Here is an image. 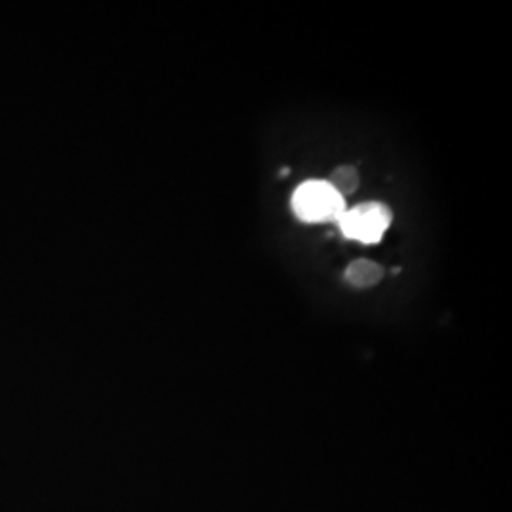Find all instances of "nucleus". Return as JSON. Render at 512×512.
Returning a JSON list of instances; mask_svg holds the SVG:
<instances>
[{
	"label": "nucleus",
	"instance_id": "nucleus-3",
	"mask_svg": "<svg viewBox=\"0 0 512 512\" xmlns=\"http://www.w3.org/2000/svg\"><path fill=\"white\" fill-rule=\"evenodd\" d=\"M384 275L385 270L382 264L368 258H359V260H353L346 268L344 279L355 289H372L384 279Z\"/></svg>",
	"mask_w": 512,
	"mask_h": 512
},
{
	"label": "nucleus",
	"instance_id": "nucleus-1",
	"mask_svg": "<svg viewBox=\"0 0 512 512\" xmlns=\"http://www.w3.org/2000/svg\"><path fill=\"white\" fill-rule=\"evenodd\" d=\"M291 209L302 222H338L346 211V200L327 181H306L294 190Z\"/></svg>",
	"mask_w": 512,
	"mask_h": 512
},
{
	"label": "nucleus",
	"instance_id": "nucleus-4",
	"mask_svg": "<svg viewBox=\"0 0 512 512\" xmlns=\"http://www.w3.org/2000/svg\"><path fill=\"white\" fill-rule=\"evenodd\" d=\"M327 183L332 186V190H336L346 200L348 196H353L359 190L361 175L355 165H338L330 171Z\"/></svg>",
	"mask_w": 512,
	"mask_h": 512
},
{
	"label": "nucleus",
	"instance_id": "nucleus-2",
	"mask_svg": "<svg viewBox=\"0 0 512 512\" xmlns=\"http://www.w3.org/2000/svg\"><path fill=\"white\" fill-rule=\"evenodd\" d=\"M391 222L393 211L387 203L365 202L346 207V211L336 224L346 238L372 245L382 241Z\"/></svg>",
	"mask_w": 512,
	"mask_h": 512
}]
</instances>
